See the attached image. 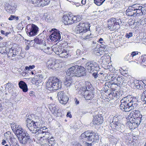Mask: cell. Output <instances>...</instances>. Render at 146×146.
<instances>
[{"instance_id":"cell-1","label":"cell","mask_w":146,"mask_h":146,"mask_svg":"<svg viewBox=\"0 0 146 146\" xmlns=\"http://www.w3.org/2000/svg\"><path fill=\"white\" fill-rule=\"evenodd\" d=\"M100 92L102 98L108 101L117 100L123 93L118 84L110 82L105 84Z\"/></svg>"},{"instance_id":"cell-2","label":"cell","mask_w":146,"mask_h":146,"mask_svg":"<svg viewBox=\"0 0 146 146\" xmlns=\"http://www.w3.org/2000/svg\"><path fill=\"white\" fill-rule=\"evenodd\" d=\"M36 138L41 144L43 145L52 146L55 143L53 136L48 132L47 127H42L37 132Z\"/></svg>"},{"instance_id":"cell-3","label":"cell","mask_w":146,"mask_h":146,"mask_svg":"<svg viewBox=\"0 0 146 146\" xmlns=\"http://www.w3.org/2000/svg\"><path fill=\"white\" fill-rule=\"evenodd\" d=\"M43 123L40 118L33 114L29 115L27 120V126L33 133L38 132L42 127Z\"/></svg>"},{"instance_id":"cell-4","label":"cell","mask_w":146,"mask_h":146,"mask_svg":"<svg viewBox=\"0 0 146 146\" xmlns=\"http://www.w3.org/2000/svg\"><path fill=\"white\" fill-rule=\"evenodd\" d=\"M138 100L137 98L131 95H128L121 101L120 109L125 112H128L133 109L137 106Z\"/></svg>"},{"instance_id":"cell-5","label":"cell","mask_w":146,"mask_h":146,"mask_svg":"<svg viewBox=\"0 0 146 146\" xmlns=\"http://www.w3.org/2000/svg\"><path fill=\"white\" fill-rule=\"evenodd\" d=\"M142 115L138 110L131 112L128 116L127 123L129 128L133 130L137 127L141 121Z\"/></svg>"},{"instance_id":"cell-6","label":"cell","mask_w":146,"mask_h":146,"mask_svg":"<svg viewBox=\"0 0 146 146\" xmlns=\"http://www.w3.org/2000/svg\"><path fill=\"white\" fill-rule=\"evenodd\" d=\"M11 126L20 142L23 144L27 143L29 140L30 137L26 132L15 123H12Z\"/></svg>"},{"instance_id":"cell-7","label":"cell","mask_w":146,"mask_h":146,"mask_svg":"<svg viewBox=\"0 0 146 146\" xmlns=\"http://www.w3.org/2000/svg\"><path fill=\"white\" fill-rule=\"evenodd\" d=\"M79 139L83 143L87 146H92L98 140L97 134L92 131H87L80 137Z\"/></svg>"},{"instance_id":"cell-8","label":"cell","mask_w":146,"mask_h":146,"mask_svg":"<svg viewBox=\"0 0 146 146\" xmlns=\"http://www.w3.org/2000/svg\"><path fill=\"white\" fill-rule=\"evenodd\" d=\"M128 16L136 17L146 14V6L135 4L129 6L126 11Z\"/></svg>"},{"instance_id":"cell-9","label":"cell","mask_w":146,"mask_h":146,"mask_svg":"<svg viewBox=\"0 0 146 146\" xmlns=\"http://www.w3.org/2000/svg\"><path fill=\"white\" fill-rule=\"evenodd\" d=\"M67 74L71 76L80 77L86 75L85 69L82 66H75L68 69L66 72Z\"/></svg>"},{"instance_id":"cell-10","label":"cell","mask_w":146,"mask_h":146,"mask_svg":"<svg viewBox=\"0 0 146 146\" xmlns=\"http://www.w3.org/2000/svg\"><path fill=\"white\" fill-rule=\"evenodd\" d=\"M61 81L55 77L50 78L46 84V88L50 91L58 90L61 88Z\"/></svg>"},{"instance_id":"cell-11","label":"cell","mask_w":146,"mask_h":146,"mask_svg":"<svg viewBox=\"0 0 146 146\" xmlns=\"http://www.w3.org/2000/svg\"><path fill=\"white\" fill-rule=\"evenodd\" d=\"M82 19L81 16L74 15L71 14L64 15L62 19V21L66 25H68L80 21Z\"/></svg>"},{"instance_id":"cell-12","label":"cell","mask_w":146,"mask_h":146,"mask_svg":"<svg viewBox=\"0 0 146 146\" xmlns=\"http://www.w3.org/2000/svg\"><path fill=\"white\" fill-rule=\"evenodd\" d=\"M121 23L120 19L117 18H112L108 21V26L111 31H115L118 29L120 27Z\"/></svg>"},{"instance_id":"cell-13","label":"cell","mask_w":146,"mask_h":146,"mask_svg":"<svg viewBox=\"0 0 146 146\" xmlns=\"http://www.w3.org/2000/svg\"><path fill=\"white\" fill-rule=\"evenodd\" d=\"M106 78V80L110 82L117 84H122L124 81L122 77L115 74L110 75Z\"/></svg>"},{"instance_id":"cell-14","label":"cell","mask_w":146,"mask_h":146,"mask_svg":"<svg viewBox=\"0 0 146 146\" xmlns=\"http://www.w3.org/2000/svg\"><path fill=\"white\" fill-rule=\"evenodd\" d=\"M90 24L87 22H81L76 27L75 29L77 33H84L89 30Z\"/></svg>"},{"instance_id":"cell-15","label":"cell","mask_w":146,"mask_h":146,"mask_svg":"<svg viewBox=\"0 0 146 146\" xmlns=\"http://www.w3.org/2000/svg\"><path fill=\"white\" fill-rule=\"evenodd\" d=\"M86 69L91 73H97L100 68L98 64L95 62H89L86 64Z\"/></svg>"},{"instance_id":"cell-16","label":"cell","mask_w":146,"mask_h":146,"mask_svg":"<svg viewBox=\"0 0 146 146\" xmlns=\"http://www.w3.org/2000/svg\"><path fill=\"white\" fill-rule=\"evenodd\" d=\"M111 62L110 57L108 55H104L100 60V64L105 69H108L110 68L111 65Z\"/></svg>"},{"instance_id":"cell-17","label":"cell","mask_w":146,"mask_h":146,"mask_svg":"<svg viewBox=\"0 0 146 146\" xmlns=\"http://www.w3.org/2000/svg\"><path fill=\"white\" fill-rule=\"evenodd\" d=\"M26 31L28 35L30 36H33L38 32V28L33 24H29L26 26Z\"/></svg>"},{"instance_id":"cell-18","label":"cell","mask_w":146,"mask_h":146,"mask_svg":"<svg viewBox=\"0 0 146 146\" xmlns=\"http://www.w3.org/2000/svg\"><path fill=\"white\" fill-rule=\"evenodd\" d=\"M4 135L5 138L9 142L10 145H19L16 140L10 132H7L4 134Z\"/></svg>"},{"instance_id":"cell-19","label":"cell","mask_w":146,"mask_h":146,"mask_svg":"<svg viewBox=\"0 0 146 146\" xmlns=\"http://www.w3.org/2000/svg\"><path fill=\"white\" fill-rule=\"evenodd\" d=\"M28 2L32 3L37 7H42L48 5L50 0H27Z\"/></svg>"},{"instance_id":"cell-20","label":"cell","mask_w":146,"mask_h":146,"mask_svg":"<svg viewBox=\"0 0 146 146\" xmlns=\"http://www.w3.org/2000/svg\"><path fill=\"white\" fill-rule=\"evenodd\" d=\"M107 50L105 46L103 45H98L94 50V52L96 55L101 56L106 53Z\"/></svg>"},{"instance_id":"cell-21","label":"cell","mask_w":146,"mask_h":146,"mask_svg":"<svg viewBox=\"0 0 146 146\" xmlns=\"http://www.w3.org/2000/svg\"><path fill=\"white\" fill-rule=\"evenodd\" d=\"M60 38V35L59 32L57 30L54 29L50 34L48 40L50 42L56 41L59 40Z\"/></svg>"},{"instance_id":"cell-22","label":"cell","mask_w":146,"mask_h":146,"mask_svg":"<svg viewBox=\"0 0 146 146\" xmlns=\"http://www.w3.org/2000/svg\"><path fill=\"white\" fill-rule=\"evenodd\" d=\"M60 63L59 61L52 59L47 62V65L50 69H54L59 67Z\"/></svg>"},{"instance_id":"cell-23","label":"cell","mask_w":146,"mask_h":146,"mask_svg":"<svg viewBox=\"0 0 146 146\" xmlns=\"http://www.w3.org/2000/svg\"><path fill=\"white\" fill-rule=\"evenodd\" d=\"M58 98L59 102L61 104H66L68 100V97L63 91L59 92L58 94Z\"/></svg>"},{"instance_id":"cell-24","label":"cell","mask_w":146,"mask_h":146,"mask_svg":"<svg viewBox=\"0 0 146 146\" xmlns=\"http://www.w3.org/2000/svg\"><path fill=\"white\" fill-rule=\"evenodd\" d=\"M103 121L102 116L101 115L94 116L93 118V122L94 125H98L102 123Z\"/></svg>"},{"instance_id":"cell-25","label":"cell","mask_w":146,"mask_h":146,"mask_svg":"<svg viewBox=\"0 0 146 146\" xmlns=\"http://www.w3.org/2000/svg\"><path fill=\"white\" fill-rule=\"evenodd\" d=\"M48 108L54 114L57 115H60V114L59 109L55 105L50 104L48 106Z\"/></svg>"},{"instance_id":"cell-26","label":"cell","mask_w":146,"mask_h":146,"mask_svg":"<svg viewBox=\"0 0 146 146\" xmlns=\"http://www.w3.org/2000/svg\"><path fill=\"white\" fill-rule=\"evenodd\" d=\"M35 67V66L33 65L32 66H26L25 68L23 67V68H21V69L20 72H21V74L23 76H25L28 74L29 72L30 71Z\"/></svg>"},{"instance_id":"cell-27","label":"cell","mask_w":146,"mask_h":146,"mask_svg":"<svg viewBox=\"0 0 146 146\" xmlns=\"http://www.w3.org/2000/svg\"><path fill=\"white\" fill-rule=\"evenodd\" d=\"M83 95L87 100L92 99L94 97V95L92 91L86 90L83 93Z\"/></svg>"},{"instance_id":"cell-28","label":"cell","mask_w":146,"mask_h":146,"mask_svg":"<svg viewBox=\"0 0 146 146\" xmlns=\"http://www.w3.org/2000/svg\"><path fill=\"white\" fill-rule=\"evenodd\" d=\"M134 82L135 87L139 89H143L146 87V84L141 81L135 80Z\"/></svg>"},{"instance_id":"cell-29","label":"cell","mask_w":146,"mask_h":146,"mask_svg":"<svg viewBox=\"0 0 146 146\" xmlns=\"http://www.w3.org/2000/svg\"><path fill=\"white\" fill-rule=\"evenodd\" d=\"M5 9L9 13H13L15 12L16 7L9 4H7L5 6Z\"/></svg>"},{"instance_id":"cell-30","label":"cell","mask_w":146,"mask_h":146,"mask_svg":"<svg viewBox=\"0 0 146 146\" xmlns=\"http://www.w3.org/2000/svg\"><path fill=\"white\" fill-rule=\"evenodd\" d=\"M19 86L20 88L24 92H26L28 91L27 86L26 84L23 81H21L19 83Z\"/></svg>"},{"instance_id":"cell-31","label":"cell","mask_w":146,"mask_h":146,"mask_svg":"<svg viewBox=\"0 0 146 146\" xmlns=\"http://www.w3.org/2000/svg\"><path fill=\"white\" fill-rule=\"evenodd\" d=\"M41 76H36L33 79L32 82L33 84H37L41 82Z\"/></svg>"},{"instance_id":"cell-32","label":"cell","mask_w":146,"mask_h":146,"mask_svg":"<svg viewBox=\"0 0 146 146\" xmlns=\"http://www.w3.org/2000/svg\"><path fill=\"white\" fill-rule=\"evenodd\" d=\"M72 78L70 77H66L64 82L65 85L67 87L70 86L72 84Z\"/></svg>"},{"instance_id":"cell-33","label":"cell","mask_w":146,"mask_h":146,"mask_svg":"<svg viewBox=\"0 0 146 146\" xmlns=\"http://www.w3.org/2000/svg\"><path fill=\"white\" fill-rule=\"evenodd\" d=\"M140 21L141 20L139 19H131L129 20L128 23L130 25H131L137 23L139 24Z\"/></svg>"},{"instance_id":"cell-34","label":"cell","mask_w":146,"mask_h":146,"mask_svg":"<svg viewBox=\"0 0 146 146\" xmlns=\"http://www.w3.org/2000/svg\"><path fill=\"white\" fill-rule=\"evenodd\" d=\"M85 85L86 90L92 91L94 90V89L92 85L89 82H85Z\"/></svg>"},{"instance_id":"cell-35","label":"cell","mask_w":146,"mask_h":146,"mask_svg":"<svg viewBox=\"0 0 146 146\" xmlns=\"http://www.w3.org/2000/svg\"><path fill=\"white\" fill-rule=\"evenodd\" d=\"M141 99L146 104V89L142 93L141 96Z\"/></svg>"},{"instance_id":"cell-36","label":"cell","mask_w":146,"mask_h":146,"mask_svg":"<svg viewBox=\"0 0 146 146\" xmlns=\"http://www.w3.org/2000/svg\"><path fill=\"white\" fill-rule=\"evenodd\" d=\"M105 0H94L95 3L97 5H100L104 2Z\"/></svg>"},{"instance_id":"cell-37","label":"cell","mask_w":146,"mask_h":146,"mask_svg":"<svg viewBox=\"0 0 146 146\" xmlns=\"http://www.w3.org/2000/svg\"><path fill=\"white\" fill-rule=\"evenodd\" d=\"M119 71L121 73L123 76H128V74L127 72L123 70L121 68H120Z\"/></svg>"},{"instance_id":"cell-38","label":"cell","mask_w":146,"mask_h":146,"mask_svg":"<svg viewBox=\"0 0 146 146\" xmlns=\"http://www.w3.org/2000/svg\"><path fill=\"white\" fill-rule=\"evenodd\" d=\"M133 35V34L132 33L130 32L129 33H128L126 34L125 36L127 38H129L130 37L132 36Z\"/></svg>"},{"instance_id":"cell-39","label":"cell","mask_w":146,"mask_h":146,"mask_svg":"<svg viewBox=\"0 0 146 146\" xmlns=\"http://www.w3.org/2000/svg\"><path fill=\"white\" fill-rule=\"evenodd\" d=\"M18 19V18L14 16H11V17L9 19V20H13V19Z\"/></svg>"},{"instance_id":"cell-40","label":"cell","mask_w":146,"mask_h":146,"mask_svg":"<svg viewBox=\"0 0 146 146\" xmlns=\"http://www.w3.org/2000/svg\"><path fill=\"white\" fill-rule=\"evenodd\" d=\"M2 144L3 145H5V146H8V145L7 144V142L6 141L4 140L3 139L2 141Z\"/></svg>"},{"instance_id":"cell-41","label":"cell","mask_w":146,"mask_h":146,"mask_svg":"<svg viewBox=\"0 0 146 146\" xmlns=\"http://www.w3.org/2000/svg\"><path fill=\"white\" fill-rule=\"evenodd\" d=\"M66 116L67 117H69L70 118H71L72 117V115H71L70 112H69L67 113Z\"/></svg>"},{"instance_id":"cell-42","label":"cell","mask_w":146,"mask_h":146,"mask_svg":"<svg viewBox=\"0 0 146 146\" xmlns=\"http://www.w3.org/2000/svg\"><path fill=\"white\" fill-rule=\"evenodd\" d=\"M35 41L37 43L40 44L41 42V41L38 38H36L35 39Z\"/></svg>"},{"instance_id":"cell-43","label":"cell","mask_w":146,"mask_h":146,"mask_svg":"<svg viewBox=\"0 0 146 146\" xmlns=\"http://www.w3.org/2000/svg\"><path fill=\"white\" fill-rule=\"evenodd\" d=\"M138 53L136 52H133L131 53V55L132 56H133L138 54Z\"/></svg>"},{"instance_id":"cell-44","label":"cell","mask_w":146,"mask_h":146,"mask_svg":"<svg viewBox=\"0 0 146 146\" xmlns=\"http://www.w3.org/2000/svg\"><path fill=\"white\" fill-rule=\"evenodd\" d=\"M35 73H36V72L35 71H34V70H33V71H31L30 73V74L32 75H35Z\"/></svg>"},{"instance_id":"cell-45","label":"cell","mask_w":146,"mask_h":146,"mask_svg":"<svg viewBox=\"0 0 146 146\" xmlns=\"http://www.w3.org/2000/svg\"><path fill=\"white\" fill-rule=\"evenodd\" d=\"M75 101L76 104H79V102L78 101L76 98L75 99Z\"/></svg>"},{"instance_id":"cell-46","label":"cell","mask_w":146,"mask_h":146,"mask_svg":"<svg viewBox=\"0 0 146 146\" xmlns=\"http://www.w3.org/2000/svg\"><path fill=\"white\" fill-rule=\"evenodd\" d=\"M145 23H146V17L145 19Z\"/></svg>"},{"instance_id":"cell-47","label":"cell","mask_w":146,"mask_h":146,"mask_svg":"<svg viewBox=\"0 0 146 146\" xmlns=\"http://www.w3.org/2000/svg\"><path fill=\"white\" fill-rule=\"evenodd\" d=\"M145 145H146V143L145 144Z\"/></svg>"},{"instance_id":"cell-48","label":"cell","mask_w":146,"mask_h":146,"mask_svg":"<svg viewBox=\"0 0 146 146\" xmlns=\"http://www.w3.org/2000/svg\"><path fill=\"white\" fill-rule=\"evenodd\" d=\"M145 6H146V4L144 5Z\"/></svg>"},{"instance_id":"cell-49","label":"cell","mask_w":146,"mask_h":146,"mask_svg":"<svg viewBox=\"0 0 146 146\" xmlns=\"http://www.w3.org/2000/svg\"></svg>"}]
</instances>
